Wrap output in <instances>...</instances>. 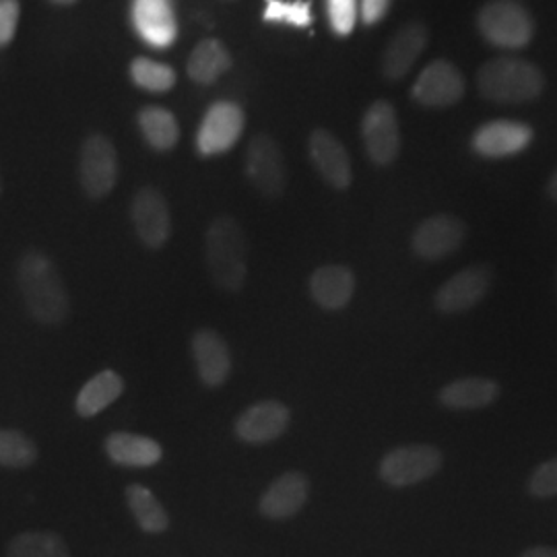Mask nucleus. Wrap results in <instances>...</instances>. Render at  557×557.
<instances>
[{"instance_id":"1","label":"nucleus","mask_w":557,"mask_h":557,"mask_svg":"<svg viewBox=\"0 0 557 557\" xmlns=\"http://www.w3.org/2000/svg\"><path fill=\"white\" fill-rule=\"evenodd\" d=\"M17 283L25 308L40 324H62L71 304L59 269L40 250L25 252L17 264Z\"/></svg>"},{"instance_id":"2","label":"nucleus","mask_w":557,"mask_h":557,"mask_svg":"<svg viewBox=\"0 0 557 557\" xmlns=\"http://www.w3.org/2000/svg\"><path fill=\"white\" fill-rule=\"evenodd\" d=\"M205 255L215 285L225 292H238L246 281V238L238 221L221 215L211 221L205 236Z\"/></svg>"},{"instance_id":"3","label":"nucleus","mask_w":557,"mask_h":557,"mask_svg":"<svg viewBox=\"0 0 557 557\" xmlns=\"http://www.w3.org/2000/svg\"><path fill=\"white\" fill-rule=\"evenodd\" d=\"M479 91L498 103L535 100L545 89L537 64L522 59H494L479 69Z\"/></svg>"},{"instance_id":"4","label":"nucleus","mask_w":557,"mask_h":557,"mask_svg":"<svg viewBox=\"0 0 557 557\" xmlns=\"http://www.w3.org/2000/svg\"><path fill=\"white\" fill-rule=\"evenodd\" d=\"M478 25L481 36L496 48L518 50L535 36L533 17L518 0H490L479 11Z\"/></svg>"},{"instance_id":"5","label":"nucleus","mask_w":557,"mask_h":557,"mask_svg":"<svg viewBox=\"0 0 557 557\" xmlns=\"http://www.w3.org/2000/svg\"><path fill=\"white\" fill-rule=\"evenodd\" d=\"M444 465V455L430 444H409L393 448L380 460V479L391 487L418 485L434 478Z\"/></svg>"},{"instance_id":"6","label":"nucleus","mask_w":557,"mask_h":557,"mask_svg":"<svg viewBox=\"0 0 557 557\" xmlns=\"http://www.w3.org/2000/svg\"><path fill=\"white\" fill-rule=\"evenodd\" d=\"M81 188L89 199L100 200L112 193L119 180V153L112 140L89 135L81 145Z\"/></svg>"},{"instance_id":"7","label":"nucleus","mask_w":557,"mask_h":557,"mask_svg":"<svg viewBox=\"0 0 557 557\" xmlns=\"http://www.w3.org/2000/svg\"><path fill=\"white\" fill-rule=\"evenodd\" d=\"M361 139L372 163L386 168L400 153V126L393 103L374 101L361 120Z\"/></svg>"},{"instance_id":"8","label":"nucleus","mask_w":557,"mask_h":557,"mask_svg":"<svg viewBox=\"0 0 557 557\" xmlns=\"http://www.w3.org/2000/svg\"><path fill=\"white\" fill-rule=\"evenodd\" d=\"M246 174L252 186L267 199H278L287 186V170L277 140L260 133L246 151Z\"/></svg>"},{"instance_id":"9","label":"nucleus","mask_w":557,"mask_h":557,"mask_svg":"<svg viewBox=\"0 0 557 557\" xmlns=\"http://www.w3.org/2000/svg\"><path fill=\"white\" fill-rule=\"evenodd\" d=\"M494 273L485 264H473L442 283L436 292V310L442 314H462L473 310L490 294Z\"/></svg>"},{"instance_id":"10","label":"nucleus","mask_w":557,"mask_h":557,"mask_svg":"<svg viewBox=\"0 0 557 557\" xmlns=\"http://www.w3.org/2000/svg\"><path fill=\"white\" fill-rule=\"evenodd\" d=\"M244 131V112L234 101L213 103L205 119L200 122L197 133V149L200 156L213 158L230 151Z\"/></svg>"},{"instance_id":"11","label":"nucleus","mask_w":557,"mask_h":557,"mask_svg":"<svg viewBox=\"0 0 557 557\" xmlns=\"http://www.w3.org/2000/svg\"><path fill=\"white\" fill-rule=\"evenodd\" d=\"M465 236L467 225L462 221L455 215L440 213L419 223L411 238V248L419 259L436 262L455 255L462 246Z\"/></svg>"},{"instance_id":"12","label":"nucleus","mask_w":557,"mask_h":557,"mask_svg":"<svg viewBox=\"0 0 557 557\" xmlns=\"http://www.w3.org/2000/svg\"><path fill=\"white\" fill-rule=\"evenodd\" d=\"M411 96L428 108L455 106L465 96V77L450 60H434L419 73Z\"/></svg>"},{"instance_id":"13","label":"nucleus","mask_w":557,"mask_h":557,"mask_svg":"<svg viewBox=\"0 0 557 557\" xmlns=\"http://www.w3.org/2000/svg\"><path fill=\"white\" fill-rule=\"evenodd\" d=\"M131 220L137 236L147 248L160 250L161 246L170 239L172 218H170L168 200L163 199L160 190L151 186L140 188L131 205Z\"/></svg>"},{"instance_id":"14","label":"nucleus","mask_w":557,"mask_h":557,"mask_svg":"<svg viewBox=\"0 0 557 557\" xmlns=\"http://www.w3.org/2000/svg\"><path fill=\"white\" fill-rule=\"evenodd\" d=\"M533 128L515 120H494L479 126L471 140L473 151L487 160L512 158L533 143Z\"/></svg>"},{"instance_id":"15","label":"nucleus","mask_w":557,"mask_h":557,"mask_svg":"<svg viewBox=\"0 0 557 557\" xmlns=\"http://www.w3.org/2000/svg\"><path fill=\"white\" fill-rule=\"evenodd\" d=\"M308 153L320 178L335 190H347L354 182L351 160L345 145L326 128H317L308 139Z\"/></svg>"},{"instance_id":"16","label":"nucleus","mask_w":557,"mask_h":557,"mask_svg":"<svg viewBox=\"0 0 557 557\" xmlns=\"http://www.w3.org/2000/svg\"><path fill=\"white\" fill-rule=\"evenodd\" d=\"M133 25L139 38L156 48H168L178 38V21L172 0H133Z\"/></svg>"},{"instance_id":"17","label":"nucleus","mask_w":557,"mask_h":557,"mask_svg":"<svg viewBox=\"0 0 557 557\" xmlns=\"http://www.w3.org/2000/svg\"><path fill=\"white\" fill-rule=\"evenodd\" d=\"M428 27L423 23H407L391 38L382 54V75L386 81H400L409 75L413 64L428 46Z\"/></svg>"},{"instance_id":"18","label":"nucleus","mask_w":557,"mask_h":557,"mask_svg":"<svg viewBox=\"0 0 557 557\" xmlns=\"http://www.w3.org/2000/svg\"><path fill=\"white\" fill-rule=\"evenodd\" d=\"M292 413L278 400H260L236 421V434L248 444H267L281 438L289 428Z\"/></svg>"},{"instance_id":"19","label":"nucleus","mask_w":557,"mask_h":557,"mask_svg":"<svg viewBox=\"0 0 557 557\" xmlns=\"http://www.w3.org/2000/svg\"><path fill=\"white\" fill-rule=\"evenodd\" d=\"M310 496V479L299 471H289L275 479L259 502L260 515L269 520L296 517Z\"/></svg>"},{"instance_id":"20","label":"nucleus","mask_w":557,"mask_h":557,"mask_svg":"<svg viewBox=\"0 0 557 557\" xmlns=\"http://www.w3.org/2000/svg\"><path fill=\"white\" fill-rule=\"evenodd\" d=\"M193 358L205 386L218 388L232 372V356L225 338L213 329H200L193 337Z\"/></svg>"},{"instance_id":"21","label":"nucleus","mask_w":557,"mask_h":557,"mask_svg":"<svg viewBox=\"0 0 557 557\" xmlns=\"http://www.w3.org/2000/svg\"><path fill=\"white\" fill-rule=\"evenodd\" d=\"M356 294V275L345 264H324L310 277V296L324 310H343Z\"/></svg>"},{"instance_id":"22","label":"nucleus","mask_w":557,"mask_h":557,"mask_svg":"<svg viewBox=\"0 0 557 557\" xmlns=\"http://www.w3.org/2000/svg\"><path fill=\"white\" fill-rule=\"evenodd\" d=\"M498 397V382L492 379H479V376L453 380L440 391L438 395L440 405L453 411L485 409L494 405Z\"/></svg>"},{"instance_id":"23","label":"nucleus","mask_w":557,"mask_h":557,"mask_svg":"<svg viewBox=\"0 0 557 557\" xmlns=\"http://www.w3.org/2000/svg\"><path fill=\"white\" fill-rule=\"evenodd\" d=\"M106 453L120 467L147 469L160 462L163 457L160 442L137 436L128 432H114L106 438Z\"/></svg>"},{"instance_id":"24","label":"nucleus","mask_w":557,"mask_h":557,"mask_svg":"<svg viewBox=\"0 0 557 557\" xmlns=\"http://www.w3.org/2000/svg\"><path fill=\"white\" fill-rule=\"evenodd\" d=\"M232 66V57L220 40H202L193 50L186 73L199 85H211Z\"/></svg>"},{"instance_id":"25","label":"nucleus","mask_w":557,"mask_h":557,"mask_svg":"<svg viewBox=\"0 0 557 557\" xmlns=\"http://www.w3.org/2000/svg\"><path fill=\"white\" fill-rule=\"evenodd\" d=\"M124 393V380L116 372L103 370L81 388L75 409L81 418H94Z\"/></svg>"},{"instance_id":"26","label":"nucleus","mask_w":557,"mask_h":557,"mask_svg":"<svg viewBox=\"0 0 557 557\" xmlns=\"http://www.w3.org/2000/svg\"><path fill=\"white\" fill-rule=\"evenodd\" d=\"M139 128L145 140L156 151H170L176 147L180 139V126L176 116L160 108V106H147L139 112Z\"/></svg>"},{"instance_id":"27","label":"nucleus","mask_w":557,"mask_h":557,"mask_svg":"<svg viewBox=\"0 0 557 557\" xmlns=\"http://www.w3.org/2000/svg\"><path fill=\"white\" fill-rule=\"evenodd\" d=\"M126 504L145 533L158 535V533L168 531L170 517L151 490H147L143 485H128L126 487Z\"/></svg>"},{"instance_id":"28","label":"nucleus","mask_w":557,"mask_h":557,"mask_svg":"<svg viewBox=\"0 0 557 557\" xmlns=\"http://www.w3.org/2000/svg\"><path fill=\"white\" fill-rule=\"evenodd\" d=\"M7 557H71V552L57 533L27 531L9 543Z\"/></svg>"},{"instance_id":"29","label":"nucleus","mask_w":557,"mask_h":557,"mask_svg":"<svg viewBox=\"0 0 557 557\" xmlns=\"http://www.w3.org/2000/svg\"><path fill=\"white\" fill-rule=\"evenodd\" d=\"M38 460L34 440L17 430H0V467L27 469Z\"/></svg>"},{"instance_id":"30","label":"nucleus","mask_w":557,"mask_h":557,"mask_svg":"<svg viewBox=\"0 0 557 557\" xmlns=\"http://www.w3.org/2000/svg\"><path fill=\"white\" fill-rule=\"evenodd\" d=\"M131 77H133L137 87L145 89V91H153V94L170 91L176 85L174 69H170L163 62H156V60H133Z\"/></svg>"},{"instance_id":"31","label":"nucleus","mask_w":557,"mask_h":557,"mask_svg":"<svg viewBox=\"0 0 557 557\" xmlns=\"http://www.w3.org/2000/svg\"><path fill=\"white\" fill-rule=\"evenodd\" d=\"M262 20L285 23V25H294V27H310L312 25V4L308 0H296V2L267 0Z\"/></svg>"},{"instance_id":"32","label":"nucleus","mask_w":557,"mask_h":557,"mask_svg":"<svg viewBox=\"0 0 557 557\" xmlns=\"http://www.w3.org/2000/svg\"><path fill=\"white\" fill-rule=\"evenodd\" d=\"M329 23L337 36H349L359 20V0H326Z\"/></svg>"},{"instance_id":"33","label":"nucleus","mask_w":557,"mask_h":557,"mask_svg":"<svg viewBox=\"0 0 557 557\" xmlns=\"http://www.w3.org/2000/svg\"><path fill=\"white\" fill-rule=\"evenodd\" d=\"M529 494L533 498H554L557 496V457L541 462L529 478Z\"/></svg>"},{"instance_id":"34","label":"nucleus","mask_w":557,"mask_h":557,"mask_svg":"<svg viewBox=\"0 0 557 557\" xmlns=\"http://www.w3.org/2000/svg\"><path fill=\"white\" fill-rule=\"evenodd\" d=\"M20 0H0V48L9 46L20 27Z\"/></svg>"},{"instance_id":"35","label":"nucleus","mask_w":557,"mask_h":557,"mask_svg":"<svg viewBox=\"0 0 557 557\" xmlns=\"http://www.w3.org/2000/svg\"><path fill=\"white\" fill-rule=\"evenodd\" d=\"M391 9V0H359V17L366 25L384 20Z\"/></svg>"},{"instance_id":"36","label":"nucleus","mask_w":557,"mask_h":557,"mask_svg":"<svg viewBox=\"0 0 557 557\" xmlns=\"http://www.w3.org/2000/svg\"><path fill=\"white\" fill-rule=\"evenodd\" d=\"M520 557H557V547H545V545H537L527 549Z\"/></svg>"},{"instance_id":"37","label":"nucleus","mask_w":557,"mask_h":557,"mask_svg":"<svg viewBox=\"0 0 557 557\" xmlns=\"http://www.w3.org/2000/svg\"><path fill=\"white\" fill-rule=\"evenodd\" d=\"M547 195H549V199L556 200L557 202V172L549 178V182H547Z\"/></svg>"},{"instance_id":"38","label":"nucleus","mask_w":557,"mask_h":557,"mask_svg":"<svg viewBox=\"0 0 557 557\" xmlns=\"http://www.w3.org/2000/svg\"><path fill=\"white\" fill-rule=\"evenodd\" d=\"M50 2H54V4H60V7H66V4H75L77 0H50Z\"/></svg>"},{"instance_id":"39","label":"nucleus","mask_w":557,"mask_h":557,"mask_svg":"<svg viewBox=\"0 0 557 557\" xmlns=\"http://www.w3.org/2000/svg\"><path fill=\"white\" fill-rule=\"evenodd\" d=\"M0 195H2V178H0Z\"/></svg>"}]
</instances>
